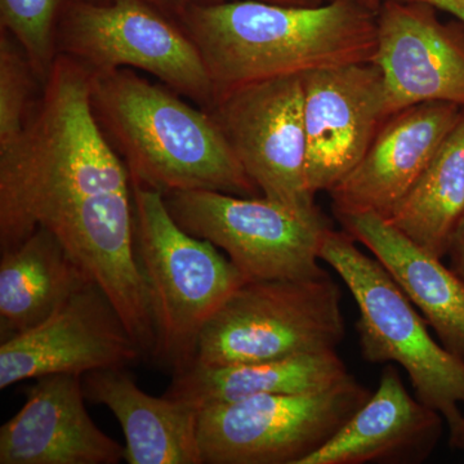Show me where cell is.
I'll list each match as a JSON object with an SVG mask.
<instances>
[{
	"label": "cell",
	"mask_w": 464,
	"mask_h": 464,
	"mask_svg": "<svg viewBox=\"0 0 464 464\" xmlns=\"http://www.w3.org/2000/svg\"><path fill=\"white\" fill-rule=\"evenodd\" d=\"M447 257L450 267L464 280V215L449 241Z\"/></svg>",
	"instance_id": "obj_25"
},
{
	"label": "cell",
	"mask_w": 464,
	"mask_h": 464,
	"mask_svg": "<svg viewBox=\"0 0 464 464\" xmlns=\"http://www.w3.org/2000/svg\"><path fill=\"white\" fill-rule=\"evenodd\" d=\"M344 231L362 244L404 290L442 346L464 360V280L375 213L340 217Z\"/></svg>",
	"instance_id": "obj_18"
},
{
	"label": "cell",
	"mask_w": 464,
	"mask_h": 464,
	"mask_svg": "<svg viewBox=\"0 0 464 464\" xmlns=\"http://www.w3.org/2000/svg\"><path fill=\"white\" fill-rule=\"evenodd\" d=\"M456 103L426 102L391 115L359 164L329 194L335 216L387 218L462 118Z\"/></svg>",
	"instance_id": "obj_14"
},
{
	"label": "cell",
	"mask_w": 464,
	"mask_h": 464,
	"mask_svg": "<svg viewBox=\"0 0 464 464\" xmlns=\"http://www.w3.org/2000/svg\"><path fill=\"white\" fill-rule=\"evenodd\" d=\"M134 250L155 328L151 360L181 373L194 364L204 326L248 282L209 241L174 221L160 192L132 183Z\"/></svg>",
	"instance_id": "obj_4"
},
{
	"label": "cell",
	"mask_w": 464,
	"mask_h": 464,
	"mask_svg": "<svg viewBox=\"0 0 464 464\" xmlns=\"http://www.w3.org/2000/svg\"><path fill=\"white\" fill-rule=\"evenodd\" d=\"M262 197L316 212L307 185L302 76H284L226 94L207 110Z\"/></svg>",
	"instance_id": "obj_10"
},
{
	"label": "cell",
	"mask_w": 464,
	"mask_h": 464,
	"mask_svg": "<svg viewBox=\"0 0 464 464\" xmlns=\"http://www.w3.org/2000/svg\"><path fill=\"white\" fill-rule=\"evenodd\" d=\"M340 285L315 279L248 280L201 332L194 364L225 366L335 351L343 341Z\"/></svg>",
	"instance_id": "obj_6"
},
{
	"label": "cell",
	"mask_w": 464,
	"mask_h": 464,
	"mask_svg": "<svg viewBox=\"0 0 464 464\" xmlns=\"http://www.w3.org/2000/svg\"><path fill=\"white\" fill-rule=\"evenodd\" d=\"M356 243L348 232L332 228L324 237L320 259L338 274L355 299L362 356L373 364L401 366L415 398L439 411L450 429L464 415V360L433 340L426 319L392 275Z\"/></svg>",
	"instance_id": "obj_5"
},
{
	"label": "cell",
	"mask_w": 464,
	"mask_h": 464,
	"mask_svg": "<svg viewBox=\"0 0 464 464\" xmlns=\"http://www.w3.org/2000/svg\"><path fill=\"white\" fill-rule=\"evenodd\" d=\"M415 2L431 5L439 11L447 12L464 24V0H415Z\"/></svg>",
	"instance_id": "obj_26"
},
{
	"label": "cell",
	"mask_w": 464,
	"mask_h": 464,
	"mask_svg": "<svg viewBox=\"0 0 464 464\" xmlns=\"http://www.w3.org/2000/svg\"><path fill=\"white\" fill-rule=\"evenodd\" d=\"M173 18L200 52L215 102L246 85L369 63L377 53V12L357 0L316 7L225 0L188 5Z\"/></svg>",
	"instance_id": "obj_2"
},
{
	"label": "cell",
	"mask_w": 464,
	"mask_h": 464,
	"mask_svg": "<svg viewBox=\"0 0 464 464\" xmlns=\"http://www.w3.org/2000/svg\"><path fill=\"white\" fill-rule=\"evenodd\" d=\"M57 53L92 74L133 69L204 110L215 102L206 63L179 21L148 0H69L57 27Z\"/></svg>",
	"instance_id": "obj_7"
},
{
	"label": "cell",
	"mask_w": 464,
	"mask_h": 464,
	"mask_svg": "<svg viewBox=\"0 0 464 464\" xmlns=\"http://www.w3.org/2000/svg\"><path fill=\"white\" fill-rule=\"evenodd\" d=\"M438 11L415 0H382L374 63L390 116L426 102L464 108V24L444 23Z\"/></svg>",
	"instance_id": "obj_13"
},
{
	"label": "cell",
	"mask_w": 464,
	"mask_h": 464,
	"mask_svg": "<svg viewBox=\"0 0 464 464\" xmlns=\"http://www.w3.org/2000/svg\"><path fill=\"white\" fill-rule=\"evenodd\" d=\"M372 393L353 375L314 392L206 406L198 427L203 464H301L340 431Z\"/></svg>",
	"instance_id": "obj_9"
},
{
	"label": "cell",
	"mask_w": 464,
	"mask_h": 464,
	"mask_svg": "<svg viewBox=\"0 0 464 464\" xmlns=\"http://www.w3.org/2000/svg\"><path fill=\"white\" fill-rule=\"evenodd\" d=\"M302 83L307 185L316 197L359 164L390 115L374 61L308 72Z\"/></svg>",
	"instance_id": "obj_12"
},
{
	"label": "cell",
	"mask_w": 464,
	"mask_h": 464,
	"mask_svg": "<svg viewBox=\"0 0 464 464\" xmlns=\"http://www.w3.org/2000/svg\"><path fill=\"white\" fill-rule=\"evenodd\" d=\"M353 377L337 350L225 366L191 365L173 374L166 395L195 408L262 395L314 392Z\"/></svg>",
	"instance_id": "obj_20"
},
{
	"label": "cell",
	"mask_w": 464,
	"mask_h": 464,
	"mask_svg": "<svg viewBox=\"0 0 464 464\" xmlns=\"http://www.w3.org/2000/svg\"><path fill=\"white\" fill-rule=\"evenodd\" d=\"M91 103L130 183L166 195L209 190L262 197L215 118L133 69L92 74Z\"/></svg>",
	"instance_id": "obj_3"
},
{
	"label": "cell",
	"mask_w": 464,
	"mask_h": 464,
	"mask_svg": "<svg viewBox=\"0 0 464 464\" xmlns=\"http://www.w3.org/2000/svg\"><path fill=\"white\" fill-rule=\"evenodd\" d=\"M148 2L173 17L177 12L188 7V5H207V3L225 2V0H148ZM262 2L283 5H298V7H316V5L325 3V0H262Z\"/></svg>",
	"instance_id": "obj_24"
},
{
	"label": "cell",
	"mask_w": 464,
	"mask_h": 464,
	"mask_svg": "<svg viewBox=\"0 0 464 464\" xmlns=\"http://www.w3.org/2000/svg\"><path fill=\"white\" fill-rule=\"evenodd\" d=\"M92 2H109V0H92Z\"/></svg>",
	"instance_id": "obj_29"
},
{
	"label": "cell",
	"mask_w": 464,
	"mask_h": 464,
	"mask_svg": "<svg viewBox=\"0 0 464 464\" xmlns=\"http://www.w3.org/2000/svg\"><path fill=\"white\" fill-rule=\"evenodd\" d=\"M375 2L380 3V5H381L382 0H375Z\"/></svg>",
	"instance_id": "obj_30"
},
{
	"label": "cell",
	"mask_w": 464,
	"mask_h": 464,
	"mask_svg": "<svg viewBox=\"0 0 464 464\" xmlns=\"http://www.w3.org/2000/svg\"><path fill=\"white\" fill-rule=\"evenodd\" d=\"M85 399L106 406L121 423L125 462L130 464H203L199 409L182 400L149 395L127 368L83 375Z\"/></svg>",
	"instance_id": "obj_17"
},
{
	"label": "cell",
	"mask_w": 464,
	"mask_h": 464,
	"mask_svg": "<svg viewBox=\"0 0 464 464\" xmlns=\"http://www.w3.org/2000/svg\"><path fill=\"white\" fill-rule=\"evenodd\" d=\"M142 359L111 299L90 282L50 319L0 343V390L45 375L128 368Z\"/></svg>",
	"instance_id": "obj_11"
},
{
	"label": "cell",
	"mask_w": 464,
	"mask_h": 464,
	"mask_svg": "<svg viewBox=\"0 0 464 464\" xmlns=\"http://www.w3.org/2000/svg\"><path fill=\"white\" fill-rule=\"evenodd\" d=\"M69 0H0V29L25 51L43 84L57 57V27Z\"/></svg>",
	"instance_id": "obj_23"
},
{
	"label": "cell",
	"mask_w": 464,
	"mask_h": 464,
	"mask_svg": "<svg viewBox=\"0 0 464 464\" xmlns=\"http://www.w3.org/2000/svg\"><path fill=\"white\" fill-rule=\"evenodd\" d=\"M325 2H331V0H325ZM357 2L362 3V5H368L369 8L373 9V11L378 12L381 5L380 3L375 2V0H357Z\"/></svg>",
	"instance_id": "obj_28"
},
{
	"label": "cell",
	"mask_w": 464,
	"mask_h": 464,
	"mask_svg": "<svg viewBox=\"0 0 464 464\" xmlns=\"http://www.w3.org/2000/svg\"><path fill=\"white\" fill-rule=\"evenodd\" d=\"M449 431H450L451 447L464 451V415L460 418L459 422L449 429Z\"/></svg>",
	"instance_id": "obj_27"
},
{
	"label": "cell",
	"mask_w": 464,
	"mask_h": 464,
	"mask_svg": "<svg viewBox=\"0 0 464 464\" xmlns=\"http://www.w3.org/2000/svg\"><path fill=\"white\" fill-rule=\"evenodd\" d=\"M47 228L111 299L151 360L155 328L134 250L132 183L91 103V72L58 53L16 141L0 149V253Z\"/></svg>",
	"instance_id": "obj_1"
},
{
	"label": "cell",
	"mask_w": 464,
	"mask_h": 464,
	"mask_svg": "<svg viewBox=\"0 0 464 464\" xmlns=\"http://www.w3.org/2000/svg\"><path fill=\"white\" fill-rule=\"evenodd\" d=\"M0 341L50 319L79 289L93 282L47 228L0 253Z\"/></svg>",
	"instance_id": "obj_19"
},
{
	"label": "cell",
	"mask_w": 464,
	"mask_h": 464,
	"mask_svg": "<svg viewBox=\"0 0 464 464\" xmlns=\"http://www.w3.org/2000/svg\"><path fill=\"white\" fill-rule=\"evenodd\" d=\"M444 420L413 398L398 369L389 365L368 401L301 464L422 462L441 439Z\"/></svg>",
	"instance_id": "obj_16"
},
{
	"label": "cell",
	"mask_w": 464,
	"mask_h": 464,
	"mask_svg": "<svg viewBox=\"0 0 464 464\" xmlns=\"http://www.w3.org/2000/svg\"><path fill=\"white\" fill-rule=\"evenodd\" d=\"M42 90L25 51L11 34L0 30V149L24 132Z\"/></svg>",
	"instance_id": "obj_22"
},
{
	"label": "cell",
	"mask_w": 464,
	"mask_h": 464,
	"mask_svg": "<svg viewBox=\"0 0 464 464\" xmlns=\"http://www.w3.org/2000/svg\"><path fill=\"white\" fill-rule=\"evenodd\" d=\"M26 401L0 429V464H118L125 447L92 420L83 377L52 374L27 389Z\"/></svg>",
	"instance_id": "obj_15"
},
{
	"label": "cell",
	"mask_w": 464,
	"mask_h": 464,
	"mask_svg": "<svg viewBox=\"0 0 464 464\" xmlns=\"http://www.w3.org/2000/svg\"><path fill=\"white\" fill-rule=\"evenodd\" d=\"M168 212L192 237L222 250L246 280L315 279L326 275L320 249L332 230L322 210L299 212L265 197L209 190L163 195Z\"/></svg>",
	"instance_id": "obj_8"
},
{
	"label": "cell",
	"mask_w": 464,
	"mask_h": 464,
	"mask_svg": "<svg viewBox=\"0 0 464 464\" xmlns=\"http://www.w3.org/2000/svg\"><path fill=\"white\" fill-rule=\"evenodd\" d=\"M463 215L464 111L413 188L386 219L418 246L444 258Z\"/></svg>",
	"instance_id": "obj_21"
}]
</instances>
